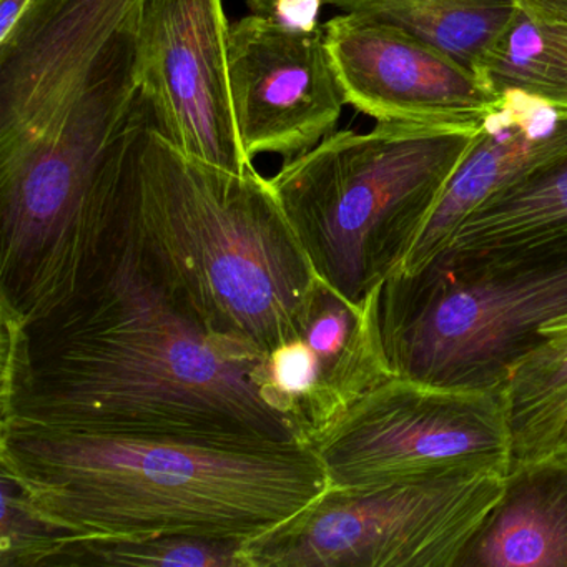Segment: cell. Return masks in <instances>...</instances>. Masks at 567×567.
<instances>
[{
    "label": "cell",
    "mask_w": 567,
    "mask_h": 567,
    "mask_svg": "<svg viewBox=\"0 0 567 567\" xmlns=\"http://www.w3.org/2000/svg\"><path fill=\"white\" fill-rule=\"evenodd\" d=\"M503 474L331 487L248 547L250 567H456Z\"/></svg>",
    "instance_id": "52a82bcc"
},
{
    "label": "cell",
    "mask_w": 567,
    "mask_h": 567,
    "mask_svg": "<svg viewBox=\"0 0 567 567\" xmlns=\"http://www.w3.org/2000/svg\"><path fill=\"white\" fill-rule=\"evenodd\" d=\"M323 31L347 105L377 122L480 128L503 97L446 52L393 25L341 14Z\"/></svg>",
    "instance_id": "7c38bea8"
},
{
    "label": "cell",
    "mask_w": 567,
    "mask_h": 567,
    "mask_svg": "<svg viewBox=\"0 0 567 567\" xmlns=\"http://www.w3.org/2000/svg\"><path fill=\"white\" fill-rule=\"evenodd\" d=\"M456 567H567V447L511 466Z\"/></svg>",
    "instance_id": "5bb4252c"
},
{
    "label": "cell",
    "mask_w": 567,
    "mask_h": 567,
    "mask_svg": "<svg viewBox=\"0 0 567 567\" xmlns=\"http://www.w3.org/2000/svg\"><path fill=\"white\" fill-rule=\"evenodd\" d=\"M324 4L341 14L401 29L446 52L484 82L494 48L519 12L517 0H324Z\"/></svg>",
    "instance_id": "9a60e30c"
},
{
    "label": "cell",
    "mask_w": 567,
    "mask_h": 567,
    "mask_svg": "<svg viewBox=\"0 0 567 567\" xmlns=\"http://www.w3.org/2000/svg\"><path fill=\"white\" fill-rule=\"evenodd\" d=\"M480 128L378 122L284 164L270 184L318 277L367 303L403 265Z\"/></svg>",
    "instance_id": "277c9868"
},
{
    "label": "cell",
    "mask_w": 567,
    "mask_h": 567,
    "mask_svg": "<svg viewBox=\"0 0 567 567\" xmlns=\"http://www.w3.org/2000/svg\"><path fill=\"white\" fill-rule=\"evenodd\" d=\"M104 181L155 277L208 330L265 357L300 337L321 278L270 178L185 154L138 97Z\"/></svg>",
    "instance_id": "7a4b0ae2"
},
{
    "label": "cell",
    "mask_w": 567,
    "mask_h": 567,
    "mask_svg": "<svg viewBox=\"0 0 567 567\" xmlns=\"http://www.w3.org/2000/svg\"><path fill=\"white\" fill-rule=\"evenodd\" d=\"M0 567H44L71 534L39 513L18 484L2 473Z\"/></svg>",
    "instance_id": "ffe728a7"
},
{
    "label": "cell",
    "mask_w": 567,
    "mask_h": 567,
    "mask_svg": "<svg viewBox=\"0 0 567 567\" xmlns=\"http://www.w3.org/2000/svg\"><path fill=\"white\" fill-rule=\"evenodd\" d=\"M324 0H277L268 18L297 31L320 28V12Z\"/></svg>",
    "instance_id": "44dd1931"
},
{
    "label": "cell",
    "mask_w": 567,
    "mask_h": 567,
    "mask_svg": "<svg viewBox=\"0 0 567 567\" xmlns=\"http://www.w3.org/2000/svg\"><path fill=\"white\" fill-rule=\"evenodd\" d=\"M567 231V148L481 204L446 248L476 250Z\"/></svg>",
    "instance_id": "e0dca14e"
},
{
    "label": "cell",
    "mask_w": 567,
    "mask_h": 567,
    "mask_svg": "<svg viewBox=\"0 0 567 567\" xmlns=\"http://www.w3.org/2000/svg\"><path fill=\"white\" fill-rule=\"evenodd\" d=\"M145 0H34L0 41V164L24 151L95 81Z\"/></svg>",
    "instance_id": "30bf717a"
},
{
    "label": "cell",
    "mask_w": 567,
    "mask_h": 567,
    "mask_svg": "<svg viewBox=\"0 0 567 567\" xmlns=\"http://www.w3.org/2000/svg\"><path fill=\"white\" fill-rule=\"evenodd\" d=\"M135 31L117 39L81 97L0 164L2 323L19 327L51 310L101 245L102 171L141 97Z\"/></svg>",
    "instance_id": "8992f818"
},
{
    "label": "cell",
    "mask_w": 567,
    "mask_h": 567,
    "mask_svg": "<svg viewBox=\"0 0 567 567\" xmlns=\"http://www.w3.org/2000/svg\"><path fill=\"white\" fill-rule=\"evenodd\" d=\"M102 195L101 245L71 293L19 327L2 323V424L307 444L268 383V357L202 324L155 277L104 178Z\"/></svg>",
    "instance_id": "6da1fadb"
},
{
    "label": "cell",
    "mask_w": 567,
    "mask_h": 567,
    "mask_svg": "<svg viewBox=\"0 0 567 567\" xmlns=\"http://www.w3.org/2000/svg\"><path fill=\"white\" fill-rule=\"evenodd\" d=\"M228 34L221 0H145L135 61L154 127L190 157L244 174L254 162L235 121Z\"/></svg>",
    "instance_id": "9c48e42d"
},
{
    "label": "cell",
    "mask_w": 567,
    "mask_h": 567,
    "mask_svg": "<svg viewBox=\"0 0 567 567\" xmlns=\"http://www.w3.org/2000/svg\"><path fill=\"white\" fill-rule=\"evenodd\" d=\"M248 547L245 540L187 534L78 537L65 540L44 567H250Z\"/></svg>",
    "instance_id": "ac0fdd59"
},
{
    "label": "cell",
    "mask_w": 567,
    "mask_h": 567,
    "mask_svg": "<svg viewBox=\"0 0 567 567\" xmlns=\"http://www.w3.org/2000/svg\"><path fill=\"white\" fill-rule=\"evenodd\" d=\"M248 2L255 9V14L268 16L277 0H248Z\"/></svg>",
    "instance_id": "cb8c5ba5"
},
{
    "label": "cell",
    "mask_w": 567,
    "mask_h": 567,
    "mask_svg": "<svg viewBox=\"0 0 567 567\" xmlns=\"http://www.w3.org/2000/svg\"><path fill=\"white\" fill-rule=\"evenodd\" d=\"M501 396L513 436L511 466L557 446L567 423V315L544 324L539 344L514 364Z\"/></svg>",
    "instance_id": "2e32d148"
},
{
    "label": "cell",
    "mask_w": 567,
    "mask_h": 567,
    "mask_svg": "<svg viewBox=\"0 0 567 567\" xmlns=\"http://www.w3.org/2000/svg\"><path fill=\"white\" fill-rule=\"evenodd\" d=\"M2 473L78 537L187 536L254 543L330 489L313 446L94 436L2 424Z\"/></svg>",
    "instance_id": "3957f363"
},
{
    "label": "cell",
    "mask_w": 567,
    "mask_h": 567,
    "mask_svg": "<svg viewBox=\"0 0 567 567\" xmlns=\"http://www.w3.org/2000/svg\"><path fill=\"white\" fill-rule=\"evenodd\" d=\"M34 0H0V41H4L19 24Z\"/></svg>",
    "instance_id": "603a6c76"
},
{
    "label": "cell",
    "mask_w": 567,
    "mask_h": 567,
    "mask_svg": "<svg viewBox=\"0 0 567 567\" xmlns=\"http://www.w3.org/2000/svg\"><path fill=\"white\" fill-rule=\"evenodd\" d=\"M501 95L394 274H414L430 264L481 204L567 148V112L524 92Z\"/></svg>",
    "instance_id": "4fadbf2b"
},
{
    "label": "cell",
    "mask_w": 567,
    "mask_h": 567,
    "mask_svg": "<svg viewBox=\"0 0 567 567\" xmlns=\"http://www.w3.org/2000/svg\"><path fill=\"white\" fill-rule=\"evenodd\" d=\"M517 4L537 21L567 24V0H517Z\"/></svg>",
    "instance_id": "7402d4cb"
},
{
    "label": "cell",
    "mask_w": 567,
    "mask_h": 567,
    "mask_svg": "<svg viewBox=\"0 0 567 567\" xmlns=\"http://www.w3.org/2000/svg\"><path fill=\"white\" fill-rule=\"evenodd\" d=\"M313 447L331 487L506 476L513 463L499 391L398 374L363 394Z\"/></svg>",
    "instance_id": "ba28073f"
},
{
    "label": "cell",
    "mask_w": 567,
    "mask_h": 567,
    "mask_svg": "<svg viewBox=\"0 0 567 567\" xmlns=\"http://www.w3.org/2000/svg\"><path fill=\"white\" fill-rule=\"evenodd\" d=\"M557 446L567 447V423L566 426H564L563 434H560V440L559 443H557ZM556 447H554V450H556Z\"/></svg>",
    "instance_id": "d4e9b609"
},
{
    "label": "cell",
    "mask_w": 567,
    "mask_h": 567,
    "mask_svg": "<svg viewBox=\"0 0 567 567\" xmlns=\"http://www.w3.org/2000/svg\"><path fill=\"white\" fill-rule=\"evenodd\" d=\"M374 313L391 373L501 393L544 324L567 315V231L444 248L414 274L388 277Z\"/></svg>",
    "instance_id": "5b68a950"
},
{
    "label": "cell",
    "mask_w": 567,
    "mask_h": 567,
    "mask_svg": "<svg viewBox=\"0 0 567 567\" xmlns=\"http://www.w3.org/2000/svg\"><path fill=\"white\" fill-rule=\"evenodd\" d=\"M231 102L245 154L284 164L333 134L347 101L334 74L323 24L297 31L268 16L230 25Z\"/></svg>",
    "instance_id": "8fae6325"
},
{
    "label": "cell",
    "mask_w": 567,
    "mask_h": 567,
    "mask_svg": "<svg viewBox=\"0 0 567 567\" xmlns=\"http://www.w3.org/2000/svg\"><path fill=\"white\" fill-rule=\"evenodd\" d=\"M484 78L497 94L524 92L567 112V24L537 21L519 8Z\"/></svg>",
    "instance_id": "d6986e66"
}]
</instances>
